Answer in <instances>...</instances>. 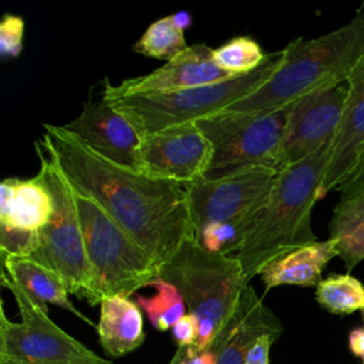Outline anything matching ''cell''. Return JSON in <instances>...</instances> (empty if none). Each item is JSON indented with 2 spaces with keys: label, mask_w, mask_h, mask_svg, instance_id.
<instances>
[{
  "label": "cell",
  "mask_w": 364,
  "mask_h": 364,
  "mask_svg": "<svg viewBox=\"0 0 364 364\" xmlns=\"http://www.w3.org/2000/svg\"><path fill=\"white\" fill-rule=\"evenodd\" d=\"M279 337L272 336V334H264L259 337L250 347L246 355V363L245 364H270L269 353L272 344L277 340Z\"/></svg>",
  "instance_id": "31"
},
{
  "label": "cell",
  "mask_w": 364,
  "mask_h": 364,
  "mask_svg": "<svg viewBox=\"0 0 364 364\" xmlns=\"http://www.w3.org/2000/svg\"><path fill=\"white\" fill-rule=\"evenodd\" d=\"M188 47L183 30L176 26L172 16H166L148 26L132 50L151 58L169 61Z\"/></svg>",
  "instance_id": "24"
},
{
  "label": "cell",
  "mask_w": 364,
  "mask_h": 364,
  "mask_svg": "<svg viewBox=\"0 0 364 364\" xmlns=\"http://www.w3.org/2000/svg\"><path fill=\"white\" fill-rule=\"evenodd\" d=\"M330 239L348 272L364 260V193L340 199L330 220Z\"/></svg>",
  "instance_id": "21"
},
{
  "label": "cell",
  "mask_w": 364,
  "mask_h": 364,
  "mask_svg": "<svg viewBox=\"0 0 364 364\" xmlns=\"http://www.w3.org/2000/svg\"><path fill=\"white\" fill-rule=\"evenodd\" d=\"M277 173L279 171L274 168L255 166L183 185L195 236L210 225L260 208L266 202Z\"/></svg>",
  "instance_id": "10"
},
{
  "label": "cell",
  "mask_w": 364,
  "mask_h": 364,
  "mask_svg": "<svg viewBox=\"0 0 364 364\" xmlns=\"http://www.w3.org/2000/svg\"><path fill=\"white\" fill-rule=\"evenodd\" d=\"M1 286L17 303L20 323L10 321L0 306V364H114L61 330L48 307L36 303L1 270Z\"/></svg>",
  "instance_id": "8"
},
{
  "label": "cell",
  "mask_w": 364,
  "mask_h": 364,
  "mask_svg": "<svg viewBox=\"0 0 364 364\" xmlns=\"http://www.w3.org/2000/svg\"><path fill=\"white\" fill-rule=\"evenodd\" d=\"M363 313H364V310H363Z\"/></svg>",
  "instance_id": "35"
},
{
  "label": "cell",
  "mask_w": 364,
  "mask_h": 364,
  "mask_svg": "<svg viewBox=\"0 0 364 364\" xmlns=\"http://www.w3.org/2000/svg\"><path fill=\"white\" fill-rule=\"evenodd\" d=\"M347 85L344 117L333 141L331 159L321 185V198L340 186L364 145V55L348 77Z\"/></svg>",
  "instance_id": "16"
},
{
  "label": "cell",
  "mask_w": 364,
  "mask_h": 364,
  "mask_svg": "<svg viewBox=\"0 0 364 364\" xmlns=\"http://www.w3.org/2000/svg\"><path fill=\"white\" fill-rule=\"evenodd\" d=\"M364 55V3L355 16L316 38L297 37L283 48L274 74L225 111L272 112L313 91L344 82Z\"/></svg>",
  "instance_id": "3"
},
{
  "label": "cell",
  "mask_w": 364,
  "mask_h": 364,
  "mask_svg": "<svg viewBox=\"0 0 364 364\" xmlns=\"http://www.w3.org/2000/svg\"><path fill=\"white\" fill-rule=\"evenodd\" d=\"M267 54L263 53L259 43L252 37L239 36L218 48H213L215 63L228 74L245 75L259 68L266 60Z\"/></svg>",
  "instance_id": "26"
},
{
  "label": "cell",
  "mask_w": 364,
  "mask_h": 364,
  "mask_svg": "<svg viewBox=\"0 0 364 364\" xmlns=\"http://www.w3.org/2000/svg\"><path fill=\"white\" fill-rule=\"evenodd\" d=\"M64 127L101 156L135 169L142 136L102 95L94 101L90 94L80 115Z\"/></svg>",
  "instance_id": "14"
},
{
  "label": "cell",
  "mask_w": 364,
  "mask_h": 364,
  "mask_svg": "<svg viewBox=\"0 0 364 364\" xmlns=\"http://www.w3.org/2000/svg\"><path fill=\"white\" fill-rule=\"evenodd\" d=\"M290 108L291 104L272 112L222 111L198 119L196 125L213 149L205 178L255 166L280 171Z\"/></svg>",
  "instance_id": "7"
},
{
  "label": "cell",
  "mask_w": 364,
  "mask_h": 364,
  "mask_svg": "<svg viewBox=\"0 0 364 364\" xmlns=\"http://www.w3.org/2000/svg\"><path fill=\"white\" fill-rule=\"evenodd\" d=\"M24 41V20L20 16L4 13L0 21V54L3 58H17Z\"/></svg>",
  "instance_id": "28"
},
{
  "label": "cell",
  "mask_w": 364,
  "mask_h": 364,
  "mask_svg": "<svg viewBox=\"0 0 364 364\" xmlns=\"http://www.w3.org/2000/svg\"><path fill=\"white\" fill-rule=\"evenodd\" d=\"M172 17H173V21L176 23V26H178L181 30H183V31H185V28L189 27L191 23H192V17H191V14L186 13V11H179V13L173 14Z\"/></svg>",
  "instance_id": "34"
},
{
  "label": "cell",
  "mask_w": 364,
  "mask_h": 364,
  "mask_svg": "<svg viewBox=\"0 0 364 364\" xmlns=\"http://www.w3.org/2000/svg\"><path fill=\"white\" fill-rule=\"evenodd\" d=\"M279 317L263 303L249 284L232 317L205 348L216 354V364H245L252 344L264 334L280 337Z\"/></svg>",
  "instance_id": "15"
},
{
  "label": "cell",
  "mask_w": 364,
  "mask_h": 364,
  "mask_svg": "<svg viewBox=\"0 0 364 364\" xmlns=\"http://www.w3.org/2000/svg\"><path fill=\"white\" fill-rule=\"evenodd\" d=\"M38 247V232L0 223V256L30 257Z\"/></svg>",
  "instance_id": "27"
},
{
  "label": "cell",
  "mask_w": 364,
  "mask_h": 364,
  "mask_svg": "<svg viewBox=\"0 0 364 364\" xmlns=\"http://www.w3.org/2000/svg\"><path fill=\"white\" fill-rule=\"evenodd\" d=\"M283 61V50L267 54L255 71L229 80L171 92L119 95L102 90V97L141 136L161 129L196 122L225 111L264 84Z\"/></svg>",
  "instance_id": "6"
},
{
  "label": "cell",
  "mask_w": 364,
  "mask_h": 364,
  "mask_svg": "<svg viewBox=\"0 0 364 364\" xmlns=\"http://www.w3.org/2000/svg\"><path fill=\"white\" fill-rule=\"evenodd\" d=\"M36 151L40 159L38 172L53 195L54 212L38 232V247L30 257L55 272L68 293L81 299L88 282V264L74 189L38 141Z\"/></svg>",
  "instance_id": "9"
},
{
  "label": "cell",
  "mask_w": 364,
  "mask_h": 364,
  "mask_svg": "<svg viewBox=\"0 0 364 364\" xmlns=\"http://www.w3.org/2000/svg\"><path fill=\"white\" fill-rule=\"evenodd\" d=\"M158 277L173 284L182 294L188 313L199 323L193 351H203L232 317L245 289L242 266L236 256L206 250L188 237L178 252L159 269Z\"/></svg>",
  "instance_id": "4"
},
{
  "label": "cell",
  "mask_w": 364,
  "mask_h": 364,
  "mask_svg": "<svg viewBox=\"0 0 364 364\" xmlns=\"http://www.w3.org/2000/svg\"><path fill=\"white\" fill-rule=\"evenodd\" d=\"M347 81L306 94L291 102L280 169L297 164L334 141L343 122Z\"/></svg>",
  "instance_id": "12"
},
{
  "label": "cell",
  "mask_w": 364,
  "mask_h": 364,
  "mask_svg": "<svg viewBox=\"0 0 364 364\" xmlns=\"http://www.w3.org/2000/svg\"><path fill=\"white\" fill-rule=\"evenodd\" d=\"M263 205L237 218L208 226L196 235L198 242L206 250L213 253L230 255L235 250L239 252L242 245L245 243L246 236L255 226Z\"/></svg>",
  "instance_id": "25"
},
{
  "label": "cell",
  "mask_w": 364,
  "mask_h": 364,
  "mask_svg": "<svg viewBox=\"0 0 364 364\" xmlns=\"http://www.w3.org/2000/svg\"><path fill=\"white\" fill-rule=\"evenodd\" d=\"M316 300L333 314L364 310V286L348 273L330 274L316 286Z\"/></svg>",
  "instance_id": "23"
},
{
  "label": "cell",
  "mask_w": 364,
  "mask_h": 364,
  "mask_svg": "<svg viewBox=\"0 0 364 364\" xmlns=\"http://www.w3.org/2000/svg\"><path fill=\"white\" fill-rule=\"evenodd\" d=\"M337 191L340 192V199H347L364 193V145L361 146L351 171L340 183Z\"/></svg>",
  "instance_id": "29"
},
{
  "label": "cell",
  "mask_w": 364,
  "mask_h": 364,
  "mask_svg": "<svg viewBox=\"0 0 364 364\" xmlns=\"http://www.w3.org/2000/svg\"><path fill=\"white\" fill-rule=\"evenodd\" d=\"M337 256L336 243L317 240L316 243L290 250L269 262L259 273L266 290L277 286H317L328 262Z\"/></svg>",
  "instance_id": "18"
},
{
  "label": "cell",
  "mask_w": 364,
  "mask_h": 364,
  "mask_svg": "<svg viewBox=\"0 0 364 364\" xmlns=\"http://www.w3.org/2000/svg\"><path fill=\"white\" fill-rule=\"evenodd\" d=\"M38 142L73 189L94 199L159 269L195 236L183 185L111 162L64 125L44 124Z\"/></svg>",
  "instance_id": "1"
},
{
  "label": "cell",
  "mask_w": 364,
  "mask_h": 364,
  "mask_svg": "<svg viewBox=\"0 0 364 364\" xmlns=\"http://www.w3.org/2000/svg\"><path fill=\"white\" fill-rule=\"evenodd\" d=\"M97 330L107 355L117 358L132 353L145 340L141 307L125 296L104 299Z\"/></svg>",
  "instance_id": "19"
},
{
  "label": "cell",
  "mask_w": 364,
  "mask_h": 364,
  "mask_svg": "<svg viewBox=\"0 0 364 364\" xmlns=\"http://www.w3.org/2000/svg\"><path fill=\"white\" fill-rule=\"evenodd\" d=\"M192 354V347H178L169 364H189Z\"/></svg>",
  "instance_id": "33"
},
{
  "label": "cell",
  "mask_w": 364,
  "mask_h": 364,
  "mask_svg": "<svg viewBox=\"0 0 364 364\" xmlns=\"http://www.w3.org/2000/svg\"><path fill=\"white\" fill-rule=\"evenodd\" d=\"M331 148L333 142L279 171L255 226L235 255L249 284L269 262L317 242L311 229V209L321 199Z\"/></svg>",
  "instance_id": "2"
},
{
  "label": "cell",
  "mask_w": 364,
  "mask_h": 364,
  "mask_svg": "<svg viewBox=\"0 0 364 364\" xmlns=\"http://www.w3.org/2000/svg\"><path fill=\"white\" fill-rule=\"evenodd\" d=\"M350 348L351 351L363 358L364 361V327L363 328H355L350 333Z\"/></svg>",
  "instance_id": "32"
},
{
  "label": "cell",
  "mask_w": 364,
  "mask_h": 364,
  "mask_svg": "<svg viewBox=\"0 0 364 364\" xmlns=\"http://www.w3.org/2000/svg\"><path fill=\"white\" fill-rule=\"evenodd\" d=\"M172 336L178 347H195L199 337V323L195 316L186 313L172 327Z\"/></svg>",
  "instance_id": "30"
},
{
  "label": "cell",
  "mask_w": 364,
  "mask_h": 364,
  "mask_svg": "<svg viewBox=\"0 0 364 364\" xmlns=\"http://www.w3.org/2000/svg\"><path fill=\"white\" fill-rule=\"evenodd\" d=\"M213 149L196 122L182 124L142 136L135 169L181 185L206 176Z\"/></svg>",
  "instance_id": "11"
},
{
  "label": "cell",
  "mask_w": 364,
  "mask_h": 364,
  "mask_svg": "<svg viewBox=\"0 0 364 364\" xmlns=\"http://www.w3.org/2000/svg\"><path fill=\"white\" fill-rule=\"evenodd\" d=\"M74 198L88 264L81 299L95 306L108 297H129L149 286L159 274L155 260L94 199L77 191Z\"/></svg>",
  "instance_id": "5"
},
{
  "label": "cell",
  "mask_w": 364,
  "mask_h": 364,
  "mask_svg": "<svg viewBox=\"0 0 364 364\" xmlns=\"http://www.w3.org/2000/svg\"><path fill=\"white\" fill-rule=\"evenodd\" d=\"M1 270H4L9 277L40 306L47 307L48 303L60 306L92 326V323L70 301V293L64 280L51 269L31 257L17 256H1Z\"/></svg>",
  "instance_id": "20"
},
{
  "label": "cell",
  "mask_w": 364,
  "mask_h": 364,
  "mask_svg": "<svg viewBox=\"0 0 364 364\" xmlns=\"http://www.w3.org/2000/svg\"><path fill=\"white\" fill-rule=\"evenodd\" d=\"M232 77L215 63L213 48L195 44L149 74L124 80L118 85L105 78L104 90L119 95L156 94L210 85Z\"/></svg>",
  "instance_id": "13"
},
{
  "label": "cell",
  "mask_w": 364,
  "mask_h": 364,
  "mask_svg": "<svg viewBox=\"0 0 364 364\" xmlns=\"http://www.w3.org/2000/svg\"><path fill=\"white\" fill-rule=\"evenodd\" d=\"M156 293L151 297L136 294V304L146 313L151 324L159 330L166 331L186 314V303L179 290L169 282L156 277L149 283Z\"/></svg>",
  "instance_id": "22"
},
{
  "label": "cell",
  "mask_w": 364,
  "mask_h": 364,
  "mask_svg": "<svg viewBox=\"0 0 364 364\" xmlns=\"http://www.w3.org/2000/svg\"><path fill=\"white\" fill-rule=\"evenodd\" d=\"M54 202L38 172L34 178H7L0 185V223L40 232L51 219Z\"/></svg>",
  "instance_id": "17"
}]
</instances>
